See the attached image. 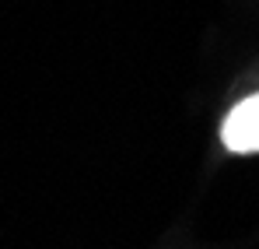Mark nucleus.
Listing matches in <instances>:
<instances>
[{"label": "nucleus", "mask_w": 259, "mask_h": 249, "mask_svg": "<svg viewBox=\"0 0 259 249\" xmlns=\"http://www.w3.org/2000/svg\"><path fill=\"white\" fill-rule=\"evenodd\" d=\"M221 140L228 151H238V155L259 151V95L231 109V116L221 126Z\"/></svg>", "instance_id": "f257e3e1"}]
</instances>
